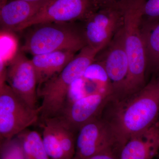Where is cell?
Instances as JSON below:
<instances>
[{
    "label": "cell",
    "instance_id": "19",
    "mask_svg": "<svg viewBox=\"0 0 159 159\" xmlns=\"http://www.w3.org/2000/svg\"><path fill=\"white\" fill-rule=\"evenodd\" d=\"M42 138L46 151L51 159H67L54 128L47 120L41 121Z\"/></svg>",
    "mask_w": 159,
    "mask_h": 159
},
{
    "label": "cell",
    "instance_id": "9",
    "mask_svg": "<svg viewBox=\"0 0 159 159\" xmlns=\"http://www.w3.org/2000/svg\"><path fill=\"white\" fill-rule=\"evenodd\" d=\"M109 93L95 92L67 103L57 116L64 125L77 134L84 125L101 116L103 109L112 99Z\"/></svg>",
    "mask_w": 159,
    "mask_h": 159
},
{
    "label": "cell",
    "instance_id": "15",
    "mask_svg": "<svg viewBox=\"0 0 159 159\" xmlns=\"http://www.w3.org/2000/svg\"><path fill=\"white\" fill-rule=\"evenodd\" d=\"M147 69L159 70V20L144 18L142 27Z\"/></svg>",
    "mask_w": 159,
    "mask_h": 159
},
{
    "label": "cell",
    "instance_id": "22",
    "mask_svg": "<svg viewBox=\"0 0 159 159\" xmlns=\"http://www.w3.org/2000/svg\"><path fill=\"white\" fill-rule=\"evenodd\" d=\"M119 155L116 151L108 150L97 154L87 159H119Z\"/></svg>",
    "mask_w": 159,
    "mask_h": 159
},
{
    "label": "cell",
    "instance_id": "2",
    "mask_svg": "<svg viewBox=\"0 0 159 159\" xmlns=\"http://www.w3.org/2000/svg\"><path fill=\"white\" fill-rule=\"evenodd\" d=\"M123 12L125 50L129 61L128 73L117 99L129 97L143 89L147 70L142 27V8L145 0H119Z\"/></svg>",
    "mask_w": 159,
    "mask_h": 159
},
{
    "label": "cell",
    "instance_id": "10",
    "mask_svg": "<svg viewBox=\"0 0 159 159\" xmlns=\"http://www.w3.org/2000/svg\"><path fill=\"white\" fill-rule=\"evenodd\" d=\"M6 82L27 105L37 109L38 83L31 60L20 51L9 61L6 68Z\"/></svg>",
    "mask_w": 159,
    "mask_h": 159
},
{
    "label": "cell",
    "instance_id": "1",
    "mask_svg": "<svg viewBox=\"0 0 159 159\" xmlns=\"http://www.w3.org/2000/svg\"><path fill=\"white\" fill-rule=\"evenodd\" d=\"M159 115V79L125 99H111L101 116L110 126L121 150L131 137L157 122Z\"/></svg>",
    "mask_w": 159,
    "mask_h": 159
},
{
    "label": "cell",
    "instance_id": "13",
    "mask_svg": "<svg viewBox=\"0 0 159 159\" xmlns=\"http://www.w3.org/2000/svg\"><path fill=\"white\" fill-rule=\"evenodd\" d=\"M49 0L32 2L11 0L1 6L0 22L5 31H15L36 14Z\"/></svg>",
    "mask_w": 159,
    "mask_h": 159
},
{
    "label": "cell",
    "instance_id": "21",
    "mask_svg": "<svg viewBox=\"0 0 159 159\" xmlns=\"http://www.w3.org/2000/svg\"><path fill=\"white\" fill-rule=\"evenodd\" d=\"M142 12L145 19L159 20V0H145Z\"/></svg>",
    "mask_w": 159,
    "mask_h": 159
},
{
    "label": "cell",
    "instance_id": "16",
    "mask_svg": "<svg viewBox=\"0 0 159 159\" xmlns=\"http://www.w3.org/2000/svg\"><path fill=\"white\" fill-rule=\"evenodd\" d=\"M17 136L26 159H51L46 151L42 137L38 132L27 129Z\"/></svg>",
    "mask_w": 159,
    "mask_h": 159
},
{
    "label": "cell",
    "instance_id": "6",
    "mask_svg": "<svg viewBox=\"0 0 159 159\" xmlns=\"http://www.w3.org/2000/svg\"><path fill=\"white\" fill-rule=\"evenodd\" d=\"M99 9L94 0H49L36 14L15 31L44 23L85 21Z\"/></svg>",
    "mask_w": 159,
    "mask_h": 159
},
{
    "label": "cell",
    "instance_id": "24",
    "mask_svg": "<svg viewBox=\"0 0 159 159\" xmlns=\"http://www.w3.org/2000/svg\"><path fill=\"white\" fill-rule=\"evenodd\" d=\"M10 1H11V0H10ZM23 1H28V2H36L43 1V0H23Z\"/></svg>",
    "mask_w": 159,
    "mask_h": 159
},
{
    "label": "cell",
    "instance_id": "12",
    "mask_svg": "<svg viewBox=\"0 0 159 159\" xmlns=\"http://www.w3.org/2000/svg\"><path fill=\"white\" fill-rule=\"evenodd\" d=\"M159 150V122L131 137L122 147L119 159H152Z\"/></svg>",
    "mask_w": 159,
    "mask_h": 159
},
{
    "label": "cell",
    "instance_id": "3",
    "mask_svg": "<svg viewBox=\"0 0 159 159\" xmlns=\"http://www.w3.org/2000/svg\"><path fill=\"white\" fill-rule=\"evenodd\" d=\"M99 52L85 46L59 74L47 81L38 89V97L42 98L40 106L41 120L54 118L66 104L67 97L72 84L82 77Z\"/></svg>",
    "mask_w": 159,
    "mask_h": 159
},
{
    "label": "cell",
    "instance_id": "17",
    "mask_svg": "<svg viewBox=\"0 0 159 159\" xmlns=\"http://www.w3.org/2000/svg\"><path fill=\"white\" fill-rule=\"evenodd\" d=\"M82 78L85 84L92 85L96 91L111 94L113 91L110 80L101 61L95 59L86 70Z\"/></svg>",
    "mask_w": 159,
    "mask_h": 159
},
{
    "label": "cell",
    "instance_id": "4",
    "mask_svg": "<svg viewBox=\"0 0 159 159\" xmlns=\"http://www.w3.org/2000/svg\"><path fill=\"white\" fill-rule=\"evenodd\" d=\"M31 27L21 51L33 56L59 51L77 53L87 45L83 29L74 23H44Z\"/></svg>",
    "mask_w": 159,
    "mask_h": 159
},
{
    "label": "cell",
    "instance_id": "8",
    "mask_svg": "<svg viewBox=\"0 0 159 159\" xmlns=\"http://www.w3.org/2000/svg\"><path fill=\"white\" fill-rule=\"evenodd\" d=\"M108 150L119 154L121 152L110 126L101 116L86 123L78 131L74 159H87Z\"/></svg>",
    "mask_w": 159,
    "mask_h": 159
},
{
    "label": "cell",
    "instance_id": "11",
    "mask_svg": "<svg viewBox=\"0 0 159 159\" xmlns=\"http://www.w3.org/2000/svg\"><path fill=\"white\" fill-rule=\"evenodd\" d=\"M101 61L110 80L113 91V99L118 98L128 73L129 61L125 50L123 26L105 47Z\"/></svg>",
    "mask_w": 159,
    "mask_h": 159
},
{
    "label": "cell",
    "instance_id": "5",
    "mask_svg": "<svg viewBox=\"0 0 159 159\" xmlns=\"http://www.w3.org/2000/svg\"><path fill=\"white\" fill-rule=\"evenodd\" d=\"M40 108L33 109L19 98L6 82L0 84V136L9 140L40 119Z\"/></svg>",
    "mask_w": 159,
    "mask_h": 159
},
{
    "label": "cell",
    "instance_id": "14",
    "mask_svg": "<svg viewBox=\"0 0 159 159\" xmlns=\"http://www.w3.org/2000/svg\"><path fill=\"white\" fill-rule=\"evenodd\" d=\"M76 55L69 51H59L34 55L31 59L37 77L38 89L59 74Z\"/></svg>",
    "mask_w": 159,
    "mask_h": 159
},
{
    "label": "cell",
    "instance_id": "18",
    "mask_svg": "<svg viewBox=\"0 0 159 159\" xmlns=\"http://www.w3.org/2000/svg\"><path fill=\"white\" fill-rule=\"evenodd\" d=\"M47 120L54 128L67 159H74L77 134L66 127L56 117L43 120Z\"/></svg>",
    "mask_w": 159,
    "mask_h": 159
},
{
    "label": "cell",
    "instance_id": "23",
    "mask_svg": "<svg viewBox=\"0 0 159 159\" xmlns=\"http://www.w3.org/2000/svg\"><path fill=\"white\" fill-rule=\"evenodd\" d=\"M99 8H104L116 4L119 0H94Z\"/></svg>",
    "mask_w": 159,
    "mask_h": 159
},
{
    "label": "cell",
    "instance_id": "7",
    "mask_svg": "<svg viewBox=\"0 0 159 159\" xmlns=\"http://www.w3.org/2000/svg\"><path fill=\"white\" fill-rule=\"evenodd\" d=\"M84 21L82 29L87 45L100 52L123 26L120 1L112 6L99 8Z\"/></svg>",
    "mask_w": 159,
    "mask_h": 159
},
{
    "label": "cell",
    "instance_id": "20",
    "mask_svg": "<svg viewBox=\"0 0 159 159\" xmlns=\"http://www.w3.org/2000/svg\"><path fill=\"white\" fill-rule=\"evenodd\" d=\"M1 159H26L21 143L17 136L4 140L1 145Z\"/></svg>",
    "mask_w": 159,
    "mask_h": 159
}]
</instances>
